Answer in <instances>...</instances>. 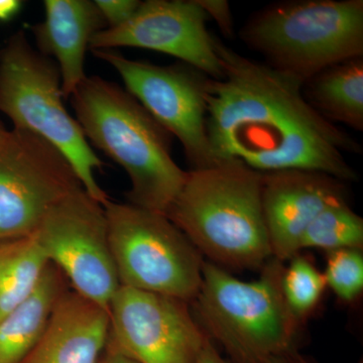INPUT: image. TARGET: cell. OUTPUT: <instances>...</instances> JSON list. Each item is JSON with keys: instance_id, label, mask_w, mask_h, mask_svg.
<instances>
[{"instance_id": "3", "label": "cell", "mask_w": 363, "mask_h": 363, "mask_svg": "<svg viewBox=\"0 0 363 363\" xmlns=\"http://www.w3.org/2000/svg\"><path fill=\"white\" fill-rule=\"evenodd\" d=\"M262 173L240 161L190 169L167 217L208 262L260 269L272 257L262 205Z\"/></svg>"}, {"instance_id": "2", "label": "cell", "mask_w": 363, "mask_h": 363, "mask_svg": "<svg viewBox=\"0 0 363 363\" xmlns=\"http://www.w3.org/2000/svg\"><path fill=\"white\" fill-rule=\"evenodd\" d=\"M70 99L89 145L130 179L128 203L166 213L188 175L172 155L173 135L125 88L100 76H87Z\"/></svg>"}, {"instance_id": "14", "label": "cell", "mask_w": 363, "mask_h": 363, "mask_svg": "<svg viewBox=\"0 0 363 363\" xmlns=\"http://www.w3.org/2000/svg\"><path fill=\"white\" fill-rule=\"evenodd\" d=\"M108 335V310L68 289L23 363H99Z\"/></svg>"}, {"instance_id": "10", "label": "cell", "mask_w": 363, "mask_h": 363, "mask_svg": "<svg viewBox=\"0 0 363 363\" xmlns=\"http://www.w3.org/2000/svg\"><path fill=\"white\" fill-rule=\"evenodd\" d=\"M35 235L73 291L108 310L121 283L104 205L80 189L52 208Z\"/></svg>"}, {"instance_id": "28", "label": "cell", "mask_w": 363, "mask_h": 363, "mask_svg": "<svg viewBox=\"0 0 363 363\" xmlns=\"http://www.w3.org/2000/svg\"><path fill=\"white\" fill-rule=\"evenodd\" d=\"M7 131V128L6 126H4V123H2L1 121H0V143L2 142V140H4V136H6Z\"/></svg>"}, {"instance_id": "29", "label": "cell", "mask_w": 363, "mask_h": 363, "mask_svg": "<svg viewBox=\"0 0 363 363\" xmlns=\"http://www.w3.org/2000/svg\"><path fill=\"white\" fill-rule=\"evenodd\" d=\"M360 363H362V362H360Z\"/></svg>"}, {"instance_id": "24", "label": "cell", "mask_w": 363, "mask_h": 363, "mask_svg": "<svg viewBox=\"0 0 363 363\" xmlns=\"http://www.w3.org/2000/svg\"><path fill=\"white\" fill-rule=\"evenodd\" d=\"M196 363H229L222 358L220 353L217 351L211 339L208 338L204 347L200 352Z\"/></svg>"}, {"instance_id": "18", "label": "cell", "mask_w": 363, "mask_h": 363, "mask_svg": "<svg viewBox=\"0 0 363 363\" xmlns=\"http://www.w3.org/2000/svg\"><path fill=\"white\" fill-rule=\"evenodd\" d=\"M49 264L35 234L0 241V319L32 295Z\"/></svg>"}, {"instance_id": "23", "label": "cell", "mask_w": 363, "mask_h": 363, "mask_svg": "<svg viewBox=\"0 0 363 363\" xmlns=\"http://www.w3.org/2000/svg\"><path fill=\"white\" fill-rule=\"evenodd\" d=\"M208 18L214 20L222 35L227 39L233 40L235 37L234 20L230 4L226 0H197Z\"/></svg>"}, {"instance_id": "26", "label": "cell", "mask_w": 363, "mask_h": 363, "mask_svg": "<svg viewBox=\"0 0 363 363\" xmlns=\"http://www.w3.org/2000/svg\"><path fill=\"white\" fill-rule=\"evenodd\" d=\"M99 363H138L116 351L105 350Z\"/></svg>"}, {"instance_id": "1", "label": "cell", "mask_w": 363, "mask_h": 363, "mask_svg": "<svg viewBox=\"0 0 363 363\" xmlns=\"http://www.w3.org/2000/svg\"><path fill=\"white\" fill-rule=\"evenodd\" d=\"M223 78L206 86L207 135L215 162L240 161L260 173L302 169L357 180L346 154H362L350 135L308 104L304 83L255 61L214 37Z\"/></svg>"}, {"instance_id": "20", "label": "cell", "mask_w": 363, "mask_h": 363, "mask_svg": "<svg viewBox=\"0 0 363 363\" xmlns=\"http://www.w3.org/2000/svg\"><path fill=\"white\" fill-rule=\"evenodd\" d=\"M281 286L286 304L301 322L314 311L327 288L323 272L300 253L285 267Z\"/></svg>"}, {"instance_id": "16", "label": "cell", "mask_w": 363, "mask_h": 363, "mask_svg": "<svg viewBox=\"0 0 363 363\" xmlns=\"http://www.w3.org/2000/svg\"><path fill=\"white\" fill-rule=\"evenodd\" d=\"M67 279L49 264L32 295L0 319V363H23L39 340Z\"/></svg>"}, {"instance_id": "19", "label": "cell", "mask_w": 363, "mask_h": 363, "mask_svg": "<svg viewBox=\"0 0 363 363\" xmlns=\"http://www.w3.org/2000/svg\"><path fill=\"white\" fill-rule=\"evenodd\" d=\"M363 219L347 200L329 205L315 217L301 240L300 250L316 248L327 253L340 250H362Z\"/></svg>"}, {"instance_id": "17", "label": "cell", "mask_w": 363, "mask_h": 363, "mask_svg": "<svg viewBox=\"0 0 363 363\" xmlns=\"http://www.w3.org/2000/svg\"><path fill=\"white\" fill-rule=\"evenodd\" d=\"M303 94L326 121L363 130V57L320 71L303 85Z\"/></svg>"}, {"instance_id": "9", "label": "cell", "mask_w": 363, "mask_h": 363, "mask_svg": "<svg viewBox=\"0 0 363 363\" xmlns=\"http://www.w3.org/2000/svg\"><path fill=\"white\" fill-rule=\"evenodd\" d=\"M91 52L119 74L124 88L180 142L191 169L216 164L207 135L208 76L183 62L159 66L116 50Z\"/></svg>"}, {"instance_id": "4", "label": "cell", "mask_w": 363, "mask_h": 363, "mask_svg": "<svg viewBox=\"0 0 363 363\" xmlns=\"http://www.w3.org/2000/svg\"><path fill=\"white\" fill-rule=\"evenodd\" d=\"M285 262L272 257L259 278L245 281L204 262L193 304L198 323L223 346L234 363H269L295 351L301 321L283 293Z\"/></svg>"}, {"instance_id": "13", "label": "cell", "mask_w": 363, "mask_h": 363, "mask_svg": "<svg viewBox=\"0 0 363 363\" xmlns=\"http://www.w3.org/2000/svg\"><path fill=\"white\" fill-rule=\"evenodd\" d=\"M347 200L345 182L323 172L290 169L262 173V205L272 257L300 253L306 229L322 210Z\"/></svg>"}, {"instance_id": "7", "label": "cell", "mask_w": 363, "mask_h": 363, "mask_svg": "<svg viewBox=\"0 0 363 363\" xmlns=\"http://www.w3.org/2000/svg\"><path fill=\"white\" fill-rule=\"evenodd\" d=\"M104 207L121 286L192 302L205 260L187 236L164 213L111 199Z\"/></svg>"}, {"instance_id": "6", "label": "cell", "mask_w": 363, "mask_h": 363, "mask_svg": "<svg viewBox=\"0 0 363 363\" xmlns=\"http://www.w3.org/2000/svg\"><path fill=\"white\" fill-rule=\"evenodd\" d=\"M63 99L56 62L35 50L23 30L13 33L0 49V112L11 119L13 128L30 131L56 147L71 162L88 195L104 205L108 195L94 176L104 162Z\"/></svg>"}, {"instance_id": "25", "label": "cell", "mask_w": 363, "mask_h": 363, "mask_svg": "<svg viewBox=\"0 0 363 363\" xmlns=\"http://www.w3.org/2000/svg\"><path fill=\"white\" fill-rule=\"evenodd\" d=\"M23 1L0 0V21H9L21 13Z\"/></svg>"}, {"instance_id": "12", "label": "cell", "mask_w": 363, "mask_h": 363, "mask_svg": "<svg viewBox=\"0 0 363 363\" xmlns=\"http://www.w3.org/2000/svg\"><path fill=\"white\" fill-rule=\"evenodd\" d=\"M209 20L197 0H145L130 21L107 28L91 40L89 50L138 48L175 57L214 80L223 78Z\"/></svg>"}, {"instance_id": "21", "label": "cell", "mask_w": 363, "mask_h": 363, "mask_svg": "<svg viewBox=\"0 0 363 363\" xmlns=\"http://www.w3.org/2000/svg\"><path fill=\"white\" fill-rule=\"evenodd\" d=\"M326 286L344 303H352L363 292L362 250H340L327 253L323 272Z\"/></svg>"}, {"instance_id": "15", "label": "cell", "mask_w": 363, "mask_h": 363, "mask_svg": "<svg viewBox=\"0 0 363 363\" xmlns=\"http://www.w3.org/2000/svg\"><path fill=\"white\" fill-rule=\"evenodd\" d=\"M45 20L32 28L38 51L56 62L64 98H70L87 77L86 52L91 40L107 28L90 0H45Z\"/></svg>"}, {"instance_id": "11", "label": "cell", "mask_w": 363, "mask_h": 363, "mask_svg": "<svg viewBox=\"0 0 363 363\" xmlns=\"http://www.w3.org/2000/svg\"><path fill=\"white\" fill-rule=\"evenodd\" d=\"M106 348L138 363H196L209 338L181 298L119 286Z\"/></svg>"}, {"instance_id": "22", "label": "cell", "mask_w": 363, "mask_h": 363, "mask_svg": "<svg viewBox=\"0 0 363 363\" xmlns=\"http://www.w3.org/2000/svg\"><path fill=\"white\" fill-rule=\"evenodd\" d=\"M95 4L104 16L107 28L123 26L133 18L140 6L138 0H96Z\"/></svg>"}, {"instance_id": "5", "label": "cell", "mask_w": 363, "mask_h": 363, "mask_svg": "<svg viewBox=\"0 0 363 363\" xmlns=\"http://www.w3.org/2000/svg\"><path fill=\"white\" fill-rule=\"evenodd\" d=\"M240 39L266 64L305 83L327 67L363 57V0H288L269 4Z\"/></svg>"}, {"instance_id": "8", "label": "cell", "mask_w": 363, "mask_h": 363, "mask_svg": "<svg viewBox=\"0 0 363 363\" xmlns=\"http://www.w3.org/2000/svg\"><path fill=\"white\" fill-rule=\"evenodd\" d=\"M83 189L71 162L30 131L13 128L0 143V241L32 235L52 207Z\"/></svg>"}, {"instance_id": "27", "label": "cell", "mask_w": 363, "mask_h": 363, "mask_svg": "<svg viewBox=\"0 0 363 363\" xmlns=\"http://www.w3.org/2000/svg\"><path fill=\"white\" fill-rule=\"evenodd\" d=\"M269 363H310L305 359L304 357H301L297 351H292V352L286 353V354L281 355V357L274 358Z\"/></svg>"}]
</instances>
